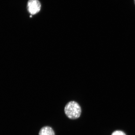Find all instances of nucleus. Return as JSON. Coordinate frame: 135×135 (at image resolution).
<instances>
[{"instance_id":"f257e3e1","label":"nucleus","mask_w":135,"mask_h":135,"mask_svg":"<svg viewBox=\"0 0 135 135\" xmlns=\"http://www.w3.org/2000/svg\"><path fill=\"white\" fill-rule=\"evenodd\" d=\"M65 113L68 118L75 119L79 118L81 113V109L79 104L75 101H70L65 107Z\"/></svg>"},{"instance_id":"f03ea898","label":"nucleus","mask_w":135,"mask_h":135,"mask_svg":"<svg viewBox=\"0 0 135 135\" xmlns=\"http://www.w3.org/2000/svg\"><path fill=\"white\" fill-rule=\"evenodd\" d=\"M41 8L40 2L38 0H29L27 3L28 12L32 15H35L40 12Z\"/></svg>"},{"instance_id":"7ed1b4c3","label":"nucleus","mask_w":135,"mask_h":135,"mask_svg":"<svg viewBox=\"0 0 135 135\" xmlns=\"http://www.w3.org/2000/svg\"><path fill=\"white\" fill-rule=\"evenodd\" d=\"M39 135H55L53 129L48 126H46L42 128L40 130Z\"/></svg>"},{"instance_id":"20e7f679","label":"nucleus","mask_w":135,"mask_h":135,"mask_svg":"<svg viewBox=\"0 0 135 135\" xmlns=\"http://www.w3.org/2000/svg\"><path fill=\"white\" fill-rule=\"evenodd\" d=\"M112 135H126L125 133L120 131H116L112 134Z\"/></svg>"},{"instance_id":"39448f33","label":"nucleus","mask_w":135,"mask_h":135,"mask_svg":"<svg viewBox=\"0 0 135 135\" xmlns=\"http://www.w3.org/2000/svg\"><path fill=\"white\" fill-rule=\"evenodd\" d=\"M134 2L135 5V0H134Z\"/></svg>"}]
</instances>
